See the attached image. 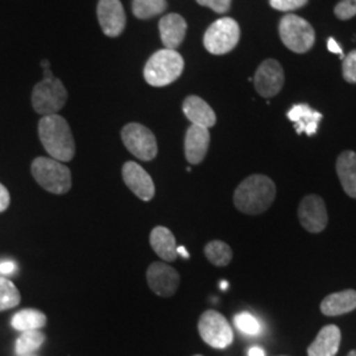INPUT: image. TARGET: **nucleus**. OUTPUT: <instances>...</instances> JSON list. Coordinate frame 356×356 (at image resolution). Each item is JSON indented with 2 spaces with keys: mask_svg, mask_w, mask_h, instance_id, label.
Listing matches in <instances>:
<instances>
[{
  "mask_svg": "<svg viewBox=\"0 0 356 356\" xmlns=\"http://www.w3.org/2000/svg\"><path fill=\"white\" fill-rule=\"evenodd\" d=\"M38 136L51 159L69 163L76 156V141L66 119L58 114L42 116L38 122Z\"/></svg>",
  "mask_w": 356,
  "mask_h": 356,
  "instance_id": "nucleus-1",
  "label": "nucleus"
},
{
  "mask_svg": "<svg viewBox=\"0 0 356 356\" xmlns=\"http://www.w3.org/2000/svg\"><path fill=\"white\" fill-rule=\"evenodd\" d=\"M276 198L275 182L263 175H252L242 181L234 193V204L244 214L257 216L272 206Z\"/></svg>",
  "mask_w": 356,
  "mask_h": 356,
  "instance_id": "nucleus-2",
  "label": "nucleus"
},
{
  "mask_svg": "<svg viewBox=\"0 0 356 356\" xmlns=\"http://www.w3.org/2000/svg\"><path fill=\"white\" fill-rule=\"evenodd\" d=\"M184 58L176 51L160 49L151 56L144 67V78L153 88H164L177 81L184 72Z\"/></svg>",
  "mask_w": 356,
  "mask_h": 356,
  "instance_id": "nucleus-3",
  "label": "nucleus"
},
{
  "mask_svg": "<svg viewBox=\"0 0 356 356\" xmlns=\"http://www.w3.org/2000/svg\"><path fill=\"white\" fill-rule=\"evenodd\" d=\"M67 101V91L64 83L54 78L51 67L44 69V78L36 83L32 91V106L42 116L58 114Z\"/></svg>",
  "mask_w": 356,
  "mask_h": 356,
  "instance_id": "nucleus-4",
  "label": "nucleus"
},
{
  "mask_svg": "<svg viewBox=\"0 0 356 356\" xmlns=\"http://www.w3.org/2000/svg\"><path fill=\"white\" fill-rule=\"evenodd\" d=\"M31 172L38 185L51 194L63 195L72 189L70 169L51 157L35 159Z\"/></svg>",
  "mask_w": 356,
  "mask_h": 356,
  "instance_id": "nucleus-5",
  "label": "nucleus"
},
{
  "mask_svg": "<svg viewBox=\"0 0 356 356\" xmlns=\"http://www.w3.org/2000/svg\"><path fill=\"white\" fill-rule=\"evenodd\" d=\"M279 32L284 45L294 53L310 51L316 41V33L310 23L293 13L281 19Z\"/></svg>",
  "mask_w": 356,
  "mask_h": 356,
  "instance_id": "nucleus-6",
  "label": "nucleus"
},
{
  "mask_svg": "<svg viewBox=\"0 0 356 356\" xmlns=\"http://www.w3.org/2000/svg\"><path fill=\"white\" fill-rule=\"evenodd\" d=\"M241 38L239 24L231 17H222L207 28L204 36L206 51L211 54H226L232 51Z\"/></svg>",
  "mask_w": 356,
  "mask_h": 356,
  "instance_id": "nucleus-7",
  "label": "nucleus"
},
{
  "mask_svg": "<svg viewBox=\"0 0 356 356\" xmlns=\"http://www.w3.org/2000/svg\"><path fill=\"white\" fill-rule=\"evenodd\" d=\"M122 140L128 152L143 161H151L159 152L152 131L139 123H128L124 126L122 129Z\"/></svg>",
  "mask_w": 356,
  "mask_h": 356,
  "instance_id": "nucleus-8",
  "label": "nucleus"
},
{
  "mask_svg": "<svg viewBox=\"0 0 356 356\" xmlns=\"http://www.w3.org/2000/svg\"><path fill=\"white\" fill-rule=\"evenodd\" d=\"M198 331L204 343L214 348H226L234 341L229 321L216 310H206L198 321Z\"/></svg>",
  "mask_w": 356,
  "mask_h": 356,
  "instance_id": "nucleus-9",
  "label": "nucleus"
},
{
  "mask_svg": "<svg viewBox=\"0 0 356 356\" xmlns=\"http://www.w3.org/2000/svg\"><path fill=\"white\" fill-rule=\"evenodd\" d=\"M284 70L276 60H266L257 67L254 82L256 91L264 98H273L284 86Z\"/></svg>",
  "mask_w": 356,
  "mask_h": 356,
  "instance_id": "nucleus-10",
  "label": "nucleus"
},
{
  "mask_svg": "<svg viewBox=\"0 0 356 356\" xmlns=\"http://www.w3.org/2000/svg\"><path fill=\"white\" fill-rule=\"evenodd\" d=\"M298 218L301 226L312 232V234H318L321 231L326 229L327 226V211L323 200L316 195L310 194L302 198L298 207Z\"/></svg>",
  "mask_w": 356,
  "mask_h": 356,
  "instance_id": "nucleus-11",
  "label": "nucleus"
},
{
  "mask_svg": "<svg viewBox=\"0 0 356 356\" xmlns=\"http://www.w3.org/2000/svg\"><path fill=\"white\" fill-rule=\"evenodd\" d=\"M147 281L149 289L160 297H172L179 286V275L177 270L161 261L152 263L147 270Z\"/></svg>",
  "mask_w": 356,
  "mask_h": 356,
  "instance_id": "nucleus-12",
  "label": "nucleus"
},
{
  "mask_svg": "<svg viewBox=\"0 0 356 356\" xmlns=\"http://www.w3.org/2000/svg\"><path fill=\"white\" fill-rule=\"evenodd\" d=\"M97 15L106 36L118 38L123 33L126 28V13L120 0H99Z\"/></svg>",
  "mask_w": 356,
  "mask_h": 356,
  "instance_id": "nucleus-13",
  "label": "nucleus"
},
{
  "mask_svg": "<svg viewBox=\"0 0 356 356\" xmlns=\"http://www.w3.org/2000/svg\"><path fill=\"white\" fill-rule=\"evenodd\" d=\"M122 176L128 189L144 202H149L156 194L152 177L138 163L127 161L122 168Z\"/></svg>",
  "mask_w": 356,
  "mask_h": 356,
  "instance_id": "nucleus-14",
  "label": "nucleus"
},
{
  "mask_svg": "<svg viewBox=\"0 0 356 356\" xmlns=\"http://www.w3.org/2000/svg\"><path fill=\"white\" fill-rule=\"evenodd\" d=\"M210 145L209 128L191 124L185 135V157L191 165L201 164Z\"/></svg>",
  "mask_w": 356,
  "mask_h": 356,
  "instance_id": "nucleus-15",
  "label": "nucleus"
},
{
  "mask_svg": "<svg viewBox=\"0 0 356 356\" xmlns=\"http://www.w3.org/2000/svg\"><path fill=\"white\" fill-rule=\"evenodd\" d=\"M188 24L185 19L178 13H168L161 17L159 23V31L164 48L176 51L186 36Z\"/></svg>",
  "mask_w": 356,
  "mask_h": 356,
  "instance_id": "nucleus-16",
  "label": "nucleus"
},
{
  "mask_svg": "<svg viewBox=\"0 0 356 356\" xmlns=\"http://www.w3.org/2000/svg\"><path fill=\"white\" fill-rule=\"evenodd\" d=\"M182 111L194 126L211 128L216 126V115L214 110L197 95L188 97L182 103Z\"/></svg>",
  "mask_w": 356,
  "mask_h": 356,
  "instance_id": "nucleus-17",
  "label": "nucleus"
},
{
  "mask_svg": "<svg viewBox=\"0 0 356 356\" xmlns=\"http://www.w3.org/2000/svg\"><path fill=\"white\" fill-rule=\"evenodd\" d=\"M341 330L335 325H329L322 327L314 339V342L309 346V356H335L341 346Z\"/></svg>",
  "mask_w": 356,
  "mask_h": 356,
  "instance_id": "nucleus-18",
  "label": "nucleus"
},
{
  "mask_svg": "<svg viewBox=\"0 0 356 356\" xmlns=\"http://www.w3.org/2000/svg\"><path fill=\"white\" fill-rule=\"evenodd\" d=\"M288 119L296 124L297 134H306L312 136L317 132L319 122L322 120V114L313 110L305 103L296 104L288 113Z\"/></svg>",
  "mask_w": 356,
  "mask_h": 356,
  "instance_id": "nucleus-19",
  "label": "nucleus"
},
{
  "mask_svg": "<svg viewBox=\"0 0 356 356\" xmlns=\"http://www.w3.org/2000/svg\"><path fill=\"white\" fill-rule=\"evenodd\" d=\"M356 309V291L347 289L343 292L332 293L321 302V312L327 317H337L350 313Z\"/></svg>",
  "mask_w": 356,
  "mask_h": 356,
  "instance_id": "nucleus-20",
  "label": "nucleus"
},
{
  "mask_svg": "<svg viewBox=\"0 0 356 356\" xmlns=\"http://www.w3.org/2000/svg\"><path fill=\"white\" fill-rule=\"evenodd\" d=\"M149 243L153 251L164 261H175L177 259V244L175 234L164 226H157L151 231Z\"/></svg>",
  "mask_w": 356,
  "mask_h": 356,
  "instance_id": "nucleus-21",
  "label": "nucleus"
},
{
  "mask_svg": "<svg viewBox=\"0 0 356 356\" xmlns=\"http://www.w3.org/2000/svg\"><path fill=\"white\" fill-rule=\"evenodd\" d=\"M337 173L347 195L356 198V153L344 151L337 160Z\"/></svg>",
  "mask_w": 356,
  "mask_h": 356,
  "instance_id": "nucleus-22",
  "label": "nucleus"
},
{
  "mask_svg": "<svg viewBox=\"0 0 356 356\" xmlns=\"http://www.w3.org/2000/svg\"><path fill=\"white\" fill-rule=\"evenodd\" d=\"M11 325L15 330L23 332L40 330L47 325V316L36 309H24L13 316Z\"/></svg>",
  "mask_w": 356,
  "mask_h": 356,
  "instance_id": "nucleus-23",
  "label": "nucleus"
},
{
  "mask_svg": "<svg viewBox=\"0 0 356 356\" xmlns=\"http://www.w3.org/2000/svg\"><path fill=\"white\" fill-rule=\"evenodd\" d=\"M204 256L216 267H226L232 260V250L227 243L213 241L206 244Z\"/></svg>",
  "mask_w": 356,
  "mask_h": 356,
  "instance_id": "nucleus-24",
  "label": "nucleus"
},
{
  "mask_svg": "<svg viewBox=\"0 0 356 356\" xmlns=\"http://www.w3.org/2000/svg\"><path fill=\"white\" fill-rule=\"evenodd\" d=\"M45 342V334L40 330L24 331L16 341L15 353L17 356L31 355Z\"/></svg>",
  "mask_w": 356,
  "mask_h": 356,
  "instance_id": "nucleus-25",
  "label": "nucleus"
},
{
  "mask_svg": "<svg viewBox=\"0 0 356 356\" xmlns=\"http://www.w3.org/2000/svg\"><path fill=\"white\" fill-rule=\"evenodd\" d=\"M168 7L166 0H134L132 13L141 20H147L164 13Z\"/></svg>",
  "mask_w": 356,
  "mask_h": 356,
  "instance_id": "nucleus-26",
  "label": "nucleus"
},
{
  "mask_svg": "<svg viewBox=\"0 0 356 356\" xmlns=\"http://www.w3.org/2000/svg\"><path fill=\"white\" fill-rule=\"evenodd\" d=\"M20 301L22 296L13 281L0 276V312L16 307Z\"/></svg>",
  "mask_w": 356,
  "mask_h": 356,
  "instance_id": "nucleus-27",
  "label": "nucleus"
},
{
  "mask_svg": "<svg viewBox=\"0 0 356 356\" xmlns=\"http://www.w3.org/2000/svg\"><path fill=\"white\" fill-rule=\"evenodd\" d=\"M234 322H235V326L247 335H257L261 331L260 322L248 312H242L236 314Z\"/></svg>",
  "mask_w": 356,
  "mask_h": 356,
  "instance_id": "nucleus-28",
  "label": "nucleus"
},
{
  "mask_svg": "<svg viewBox=\"0 0 356 356\" xmlns=\"http://www.w3.org/2000/svg\"><path fill=\"white\" fill-rule=\"evenodd\" d=\"M334 13L341 20H348L356 15V0H342L335 6Z\"/></svg>",
  "mask_w": 356,
  "mask_h": 356,
  "instance_id": "nucleus-29",
  "label": "nucleus"
},
{
  "mask_svg": "<svg viewBox=\"0 0 356 356\" xmlns=\"http://www.w3.org/2000/svg\"><path fill=\"white\" fill-rule=\"evenodd\" d=\"M343 78L350 83H356V51H350L343 58Z\"/></svg>",
  "mask_w": 356,
  "mask_h": 356,
  "instance_id": "nucleus-30",
  "label": "nucleus"
},
{
  "mask_svg": "<svg viewBox=\"0 0 356 356\" xmlns=\"http://www.w3.org/2000/svg\"><path fill=\"white\" fill-rule=\"evenodd\" d=\"M307 0H269V4L277 10V11H293V10H298L301 7H304Z\"/></svg>",
  "mask_w": 356,
  "mask_h": 356,
  "instance_id": "nucleus-31",
  "label": "nucleus"
},
{
  "mask_svg": "<svg viewBox=\"0 0 356 356\" xmlns=\"http://www.w3.org/2000/svg\"><path fill=\"white\" fill-rule=\"evenodd\" d=\"M200 6L209 7L216 13H226L231 7V0H197Z\"/></svg>",
  "mask_w": 356,
  "mask_h": 356,
  "instance_id": "nucleus-32",
  "label": "nucleus"
},
{
  "mask_svg": "<svg viewBox=\"0 0 356 356\" xmlns=\"http://www.w3.org/2000/svg\"><path fill=\"white\" fill-rule=\"evenodd\" d=\"M11 202V197L10 193L7 191V188L4 185L0 184V213L6 211Z\"/></svg>",
  "mask_w": 356,
  "mask_h": 356,
  "instance_id": "nucleus-33",
  "label": "nucleus"
},
{
  "mask_svg": "<svg viewBox=\"0 0 356 356\" xmlns=\"http://www.w3.org/2000/svg\"><path fill=\"white\" fill-rule=\"evenodd\" d=\"M16 270V264L13 261H1L0 263V275H13Z\"/></svg>",
  "mask_w": 356,
  "mask_h": 356,
  "instance_id": "nucleus-34",
  "label": "nucleus"
},
{
  "mask_svg": "<svg viewBox=\"0 0 356 356\" xmlns=\"http://www.w3.org/2000/svg\"><path fill=\"white\" fill-rule=\"evenodd\" d=\"M327 48H329V51L331 53H335V54H339L341 56V58H344L343 51H342V48L339 47V44L334 40V38H330L327 40Z\"/></svg>",
  "mask_w": 356,
  "mask_h": 356,
  "instance_id": "nucleus-35",
  "label": "nucleus"
},
{
  "mask_svg": "<svg viewBox=\"0 0 356 356\" xmlns=\"http://www.w3.org/2000/svg\"><path fill=\"white\" fill-rule=\"evenodd\" d=\"M248 356H266V354H264L263 348H260V347H252V348H250V351H248Z\"/></svg>",
  "mask_w": 356,
  "mask_h": 356,
  "instance_id": "nucleus-36",
  "label": "nucleus"
},
{
  "mask_svg": "<svg viewBox=\"0 0 356 356\" xmlns=\"http://www.w3.org/2000/svg\"><path fill=\"white\" fill-rule=\"evenodd\" d=\"M177 254H181V256L185 257V259H189V257H191V254H189L188 250H186L185 247H177Z\"/></svg>",
  "mask_w": 356,
  "mask_h": 356,
  "instance_id": "nucleus-37",
  "label": "nucleus"
},
{
  "mask_svg": "<svg viewBox=\"0 0 356 356\" xmlns=\"http://www.w3.org/2000/svg\"><path fill=\"white\" fill-rule=\"evenodd\" d=\"M227 286H229V284H227V282H226V281H223V282H222V284H220V288H222V289H226V288H227Z\"/></svg>",
  "mask_w": 356,
  "mask_h": 356,
  "instance_id": "nucleus-38",
  "label": "nucleus"
},
{
  "mask_svg": "<svg viewBox=\"0 0 356 356\" xmlns=\"http://www.w3.org/2000/svg\"><path fill=\"white\" fill-rule=\"evenodd\" d=\"M347 356H356V350H354V351H351V353H350V354H348V355Z\"/></svg>",
  "mask_w": 356,
  "mask_h": 356,
  "instance_id": "nucleus-39",
  "label": "nucleus"
},
{
  "mask_svg": "<svg viewBox=\"0 0 356 356\" xmlns=\"http://www.w3.org/2000/svg\"><path fill=\"white\" fill-rule=\"evenodd\" d=\"M24 356H38V355H35V354H31V355H24Z\"/></svg>",
  "mask_w": 356,
  "mask_h": 356,
  "instance_id": "nucleus-40",
  "label": "nucleus"
},
{
  "mask_svg": "<svg viewBox=\"0 0 356 356\" xmlns=\"http://www.w3.org/2000/svg\"><path fill=\"white\" fill-rule=\"evenodd\" d=\"M194 356H202V355H194Z\"/></svg>",
  "mask_w": 356,
  "mask_h": 356,
  "instance_id": "nucleus-41",
  "label": "nucleus"
}]
</instances>
